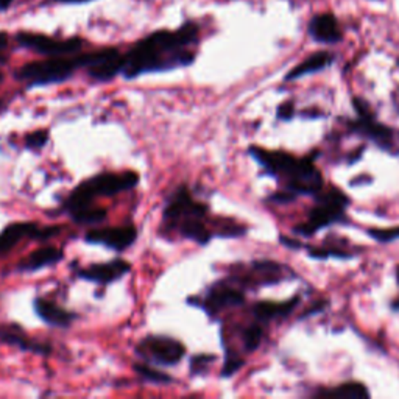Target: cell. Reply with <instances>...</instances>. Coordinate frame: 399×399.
<instances>
[{"instance_id":"21","label":"cell","mask_w":399,"mask_h":399,"mask_svg":"<svg viewBox=\"0 0 399 399\" xmlns=\"http://www.w3.org/2000/svg\"><path fill=\"white\" fill-rule=\"evenodd\" d=\"M315 396L342 398V399H362V398H370V391L366 390V387L364 384L348 382V384H342L340 387H335V389L317 391Z\"/></svg>"},{"instance_id":"20","label":"cell","mask_w":399,"mask_h":399,"mask_svg":"<svg viewBox=\"0 0 399 399\" xmlns=\"http://www.w3.org/2000/svg\"><path fill=\"white\" fill-rule=\"evenodd\" d=\"M298 298H292L284 303L273 301H259L253 305V315L258 318L259 323H267L272 320H279L292 314V310L296 308Z\"/></svg>"},{"instance_id":"8","label":"cell","mask_w":399,"mask_h":399,"mask_svg":"<svg viewBox=\"0 0 399 399\" xmlns=\"http://www.w3.org/2000/svg\"><path fill=\"white\" fill-rule=\"evenodd\" d=\"M187 303L204 310V314L214 320L222 312L242 305L245 303V295L239 287L233 285L229 281H218L209 287L202 298L190 296Z\"/></svg>"},{"instance_id":"6","label":"cell","mask_w":399,"mask_h":399,"mask_svg":"<svg viewBox=\"0 0 399 399\" xmlns=\"http://www.w3.org/2000/svg\"><path fill=\"white\" fill-rule=\"evenodd\" d=\"M349 206V200L345 193L332 189L318 198V204L309 212L308 222L299 224L295 229V234L309 237L318 231L330 227V224L345 222V209Z\"/></svg>"},{"instance_id":"31","label":"cell","mask_w":399,"mask_h":399,"mask_svg":"<svg viewBox=\"0 0 399 399\" xmlns=\"http://www.w3.org/2000/svg\"><path fill=\"white\" fill-rule=\"evenodd\" d=\"M293 103L292 102H285L278 108V118L279 121H290L293 117Z\"/></svg>"},{"instance_id":"29","label":"cell","mask_w":399,"mask_h":399,"mask_svg":"<svg viewBox=\"0 0 399 399\" xmlns=\"http://www.w3.org/2000/svg\"><path fill=\"white\" fill-rule=\"evenodd\" d=\"M309 256L314 259H329V258H339V259H348L351 254L345 251H339V248H308Z\"/></svg>"},{"instance_id":"13","label":"cell","mask_w":399,"mask_h":399,"mask_svg":"<svg viewBox=\"0 0 399 399\" xmlns=\"http://www.w3.org/2000/svg\"><path fill=\"white\" fill-rule=\"evenodd\" d=\"M0 345L17 348L42 357H48L53 351L52 345L31 339L27 330L17 323H0Z\"/></svg>"},{"instance_id":"34","label":"cell","mask_w":399,"mask_h":399,"mask_svg":"<svg viewBox=\"0 0 399 399\" xmlns=\"http://www.w3.org/2000/svg\"><path fill=\"white\" fill-rule=\"evenodd\" d=\"M6 46H8V36L0 31V50L5 48Z\"/></svg>"},{"instance_id":"7","label":"cell","mask_w":399,"mask_h":399,"mask_svg":"<svg viewBox=\"0 0 399 399\" xmlns=\"http://www.w3.org/2000/svg\"><path fill=\"white\" fill-rule=\"evenodd\" d=\"M136 354L147 364L175 366L186 355V346L170 335L150 334L137 343Z\"/></svg>"},{"instance_id":"25","label":"cell","mask_w":399,"mask_h":399,"mask_svg":"<svg viewBox=\"0 0 399 399\" xmlns=\"http://www.w3.org/2000/svg\"><path fill=\"white\" fill-rule=\"evenodd\" d=\"M243 364H245V362H243L239 354L231 351L229 348H224V364L222 368V378L234 376V374L243 366Z\"/></svg>"},{"instance_id":"17","label":"cell","mask_w":399,"mask_h":399,"mask_svg":"<svg viewBox=\"0 0 399 399\" xmlns=\"http://www.w3.org/2000/svg\"><path fill=\"white\" fill-rule=\"evenodd\" d=\"M123 55L117 48H102L100 58L92 66L86 69V72L94 81L105 83L116 78L122 73Z\"/></svg>"},{"instance_id":"16","label":"cell","mask_w":399,"mask_h":399,"mask_svg":"<svg viewBox=\"0 0 399 399\" xmlns=\"http://www.w3.org/2000/svg\"><path fill=\"white\" fill-rule=\"evenodd\" d=\"M33 309L36 312V315L52 328L66 329L69 326H72V323L78 318V315L75 314L73 310L64 309L58 303H55L52 299L44 296L35 298Z\"/></svg>"},{"instance_id":"36","label":"cell","mask_w":399,"mask_h":399,"mask_svg":"<svg viewBox=\"0 0 399 399\" xmlns=\"http://www.w3.org/2000/svg\"><path fill=\"white\" fill-rule=\"evenodd\" d=\"M12 0H0V10H6Z\"/></svg>"},{"instance_id":"26","label":"cell","mask_w":399,"mask_h":399,"mask_svg":"<svg viewBox=\"0 0 399 399\" xmlns=\"http://www.w3.org/2000/svg\"><path fill=\"white\" fill-rule=\"evenodd\" d=\"M48 137H50V134H48L47 130H36V131H33V133L25 136V139H24L25 148L37 152V150H41L47 145Z\"/></svg>"},{"instance_id":"15","label":"cell","mask_w":399,"mask_h":399,"mask_svg":"<svg viewBox=\"0 0 399 399\" xmlns=\"http://www.w3.org/2000/svg\"><path fill=\"white\" fill-rule=\"evenodd\" d=\"M309 36L318 44H339L343 39V30L340 27L339 19L332 12H318L314 17H310L308 24Z\"/></svg>"},{"instance_id":"12","label":"cell","mask_w":399,"mask_h":399,"mask_svg":"<svg viewBox=\"0 0 399 399\" xmlns=\"http://www.w3.org/2000/svg\"><path fill=\"white\" fill-rule=\"evenodd\" d=\"M354 108L359 112L357 121L351 122L349 128H351L354 133L362 134L368 137L378 143L379 147L387 148L390 145V142L393 139V133L389 127H384L382 123H379L376 118L373 117V114L368 109V105L360 98H354Z\"/></svg>"},{"instance_id":"27","label":"cell","mask_w":399,"mask_h":399,"mask_svg":"<svg viewBox=\"0 0 399 399\" xmlns=\"http://www.w3.org/2000/svg\"><path fill=\"white\" fill-rule=\"evenodd\" d=\"M215 362V355L212 354H197L190 359V374L192 376H200L208 371V368Z\"/></svg>"},{"instance_id":"9","label":"cell","mask_w":399,"mask_h":399,"mask_svg":"<svg viewBox=\"0 0 399 399\" xmlns=\"http://www.w3.org/2000/svg\"><path fill=\"white\" fill-rule=\"evenodd\" d=\"M19 46L46 56H64L77 53L83 47V41L80 37H69V39H58L47 35L28 33L22 31L16 36Z\"/></svg>"},{"instance_id":"24","label":"cell","mask_w":399,"mask_h":399,"mask_svg":"<svg viewBox=\"0 0 399 399\" xmlns=\"http://www.w3.org/2000/svg\"><path fill=\"white\" fill-rule=\"evenodd\" d=\"M262 339H264V329L259 323L249 324L242 332V343H243V349L247 353H253L260 346Z\"/></svg>"},{"instance_id":"2","label":"cell","mask_w":399,"mask_h":399,"mask_svg":"<svg viewBox=\"0 0 399 399\" xmlns=\"http://www.w3.org/2000/svg\"><path fill=\"white\" fill-rule=\"evenodd\" d=\"M209 208L192 195L186 184L178 186L166 200L162 209V229L178 234L181 239L208 245L214 233L206 224Z\"/></svg>"},{"instance_id":"32","label":"cell","mask_w":399,"mask_h":399,"mask_svg":"<svg viewBox=\"0 0 399 399\" xmlns=\"http://www.w3.org/2000/svg\"><path fill=\"white\" fill-rule=\"evenodd\" d=\"M279 240H281V243H283V245L289 247L292 249H299L303 247V243L299 242L298 239H290V237H285V236H281Z\"/></svg>"},{"instance_id":"11","label":"cell","mask_w":399,"mask_h":399,"mask_svg":"<svg viewBox=\"0 0 399 399\" xmlns=\"http://www.w3.org/2000/svg\"><path fill=\"white\" fill-rule=\"evenodd\" d=\"M137 240V229L134 224H123V227H106L94 228L85 234V242L103 245L117 253L128 249Z\"/></svg>"},{"instance_id":"37","label":"cell","mask_w":399,"mask_h":399,"mask_svg":"<svg viewBox=\"0 0 399 399\" xmlns=\"http://www.w3.org/2000/svg\"><path fill=\"white\" fill-rule=\"evenodd\" d=\"M0 81H2V75H0ZM3 109H5V100L0 98V114H2Z\"/></svg>"},{"instance_id":"33","label":"cell","mask_w":399,"mask_h":399,"mask_svg":"<svg viewBox=\"0 0 399 399\" xmlns=\"http://www.w3.org/2000/svg\"><path fill=\"white\" fill-rule=\"evenodd\" d=\"M324 305H326V304H324V303H318L317 305H314V308H310V309L305 310V314L303 315V318L309 317V315H315V314H318V312H321V310H323Z\"/></svg>"},{"instance_id":"19","label":"cell","mask_w":399,"mask_h":399,"mask_svg":"<svg viewBox=\"0 0 399 399\" xmlns=\"http://www.w3.org/2000/svg\"><path fill=\"white\" fill-rule=\"evenodd\" d=\"M334 60H335L334 53L326 52V50H320V52L312 53L285 75V81H293V80L303 78L305 77V75L321 72L324 71V69H328L330 64H332Z\"/></svg>"},{"instance_id":"30","label":"cell","mask_w":399,"mask_h":399,"mask_svg":"<svg viewBox=\"0 0 399 399\" xmlns=\"http://www.w3.org/2000/svg\"><path fill=\"white\" fill-rule=\"evenodd\" d=\"M268 200H270V202H274V203H289V202H293V200H295V193L290 192V190L276 192V193H273V195L268 197Z\"/></svg>"},{"instance_id":"14","label":"cell","mask_w":399,"mask_h":399,"mask_svg":"<svg viewBox=\"0 0 399 399\" xmlns=\"http://www.w3.org/2000/svg\"><path fill=\"white\" fill-rule=\"evenodd\" d=\"M130 270H131L130 262L117 258L109 262H100V264L80 267L75 272H77V276L80 279L106 287L112 283H116L118 279H122Z\"/></svg>"},{"instance_id":"39","label":"cell","mask_w":399,"mask_h":399,"mask_svg":"<svg viewBox=\"0 0 399 399\" xmlns=\"http://www.w3.org/2000/svg\"><path fill=\"white\" fill-rule=\"evenodd\" d=\"M396 279H398V284H399V267H398V270H396Z\"/></svg>"},{"instance_id":"3","label":"cell","mask_w":399,"mask_h":399,"mask_svg":"<svg viewBox=\"0 0 399 399\" xmlns=\"http://www.w3.org/2000/svg\"><path fill=\"white\" fill-rule=\"evenodd\" d=\"M249 154L264 167L267 175L274 178H287V190L303 195H314L321 190V175L312 158L296 159L284 152H270L260 147H249Z\"/></svg>"},{"instance_id":"28","label":"cell","mask_w":399,"mask_h":399,"mask_svg":"<svg viewBox=\"0 0 399 399\" xmlns=\"http://www.w3.org/2000/svg\"><path fill=\"white\" fill-rule=\"evenodd\" d=\"M368 236L380 243L395 242V240H399V227L387 228V229H379V228L368 229Z\"/></svg>"},{"instance_id":"22","label":"cell","mask_w":399,"mask_h":399,"mask_svg":"<svg viewBox=\"0 0 399 399\" xmlns=\"http://www.w3.org/2000/svg\"><path fill=\"white\" fill-rule=\"evenodd\" d=\"M71 220L77 224H83V227H94V224H100L106 220L108 217V212L105 208H98V206L92 204L87 206V208L78 209L69 214Z\"/></svg>"},{"instance_id":"18","label":"cell","mask_w":399,"mask_h":399,"mask_svg":"<svg viewBox=\"0 0 399 399\" xmlns=\"http://www.w3.org/2000/svg\"><path fill=\"white\" fill-rule=\"evenodd\" d=\"M62 258H64V253H62L61 248L42 247L35 249L33 253H30L27 258L19 262L16 270L19 273H35L42 270V268L56 265L62 260Z\"/></svg>"},{"instance_id":"5","label":"cell","mask_w":399,"mask_h":399,"mask_svg":"<svg viewBox=\"0 0 399 399\" xmlns=\"http://www.w3.org/2000/svg\"><path fill=\"white\" fill-rule=\"evenodd\" d=\"M139 175L136 172H103L86 178L73 187L72 192L66 197L61 204V212L72 214V212L87 208L94 204V200L100 197H114L118 193L134 189L139 184Z\"/></svg>"},{"instance_id":"10","label":"cell","mask_w":399,"mask_h":399,"mask_svg":"<svg viewBox=\"0 0 399 399\" xmlns=\"http://www.w3.org/2000/svg\"><path fill=\"white\" fill-rule=\"evenodd\" d=\"M58 227H39L36 222H15L0 231V254L11 251L12 248L27 239L48 240L60 233Z\"/></svg>"},{"instance_id":"1","label":"cell","mask_w":399,"mask_h":399,"mask_svg":"<svg viewBox=\"0 0 399 399\" xmlns=\"http://www.w3.org/2000/svg\"><path fill=\"white\" fill-rule=\"evenodd\" d=\"M198 36L200 28L193 22H187L175 31H154L123 55L121 75L125 80H134L145 73L190 66L195 61L192 47L198 42Z\"/></svg>"},{"instance_id":"23","label":"cell","mask_w":399,"mask_h":399,"mask_svg":"<svg viewBox=\"0 0 399 399\" xmlns=\"http://www.w3.org/2000/svg\"><path fill=\"white\" fill-rule=\"evenodd\" d=\"M133 370H134V373L137 374V376L145 380V382H150V384L168 385V384L173 382L172 376H168L167 373H162L159 370H156V368L150 366L147 362H143V360L134 364Z\"/></svg>"},{"instance_id":"38","label":"cell","mask_w":399,"mask_h":399,"mask_svg":"<svg viewBox=\"0 0 399 399\" xmlns=\"http://www.w3.org/2000/svg\"><path fill=\"white\" fill-rule=\"evenodd\" d=\"M393 308H395V309H398V310H399V299H398V301H396L395 304H393Z\"/></svg>"},{"instance_id":"4","label":"cell","mask_w":399,"mask_h":399,"mask_svg":"<svg viewBox=\"0 0 399 399\" xmlns=\"http://www.w3.org/2000/svg\"><path fill=\"white\" fill-rule=\"evenodd\" d=\"M100 55L102 50L75 56H48V60L27 62L19 67L15 77L27 85V87L60 85L67 81L80 69L92 66L100 58Z\"/></svg>"},{"instance_id":"35","label":"cell","mask_w":399,"mask_h":399,"mask_svg":"<svg viewBox=\"0 0 399 399\" xmlns=\"http://www.w3.org/2000/svg\"><path fill=\"white\" fill-rule=\"evenodd\" d=\"M58 2H62V3H86V2H91V0H58Z\"/></svg>"}]
</instances>
